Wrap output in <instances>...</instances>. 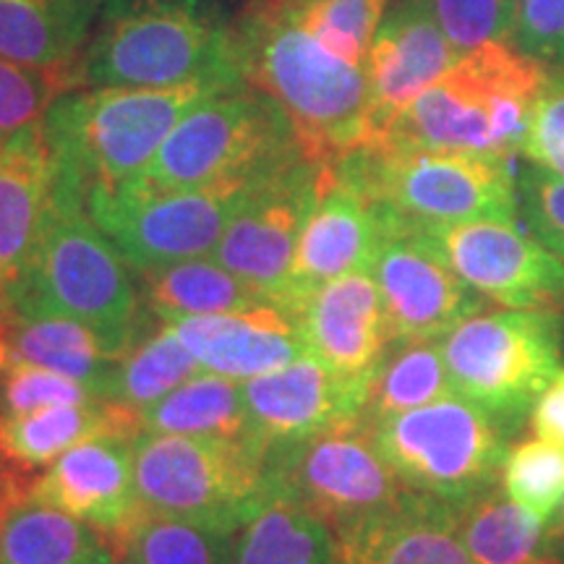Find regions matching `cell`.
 Instances as JSON below:
<instances>
[{"mask_svg": "<svg viewBox=\"0 0 564 564\" xmlns=\"http://www.w3.org/2000/svg\"><path fill=\"white\" fill-rule=\"evenodd\" d=\"M327 165L301 150L246 183L241 202L209 257L280 308Z\"/></svg>", "mask_w": 564, "mask_h": 564, "instance_id": "4fadbf2b", "label": "cell"}, {"mask_svg": "<svg viewBox=\"0 0 564 564\" xmlns=\"http://www.w3.org/2000/svg\"><path fill=\"white\" fill-rule=\"evenodd\" d=\"M421 230L486 301L507 308L564 312V264L518 220H474Z\"/></svg>", "mask_w": 564, "mask_h": 564, "instance_id": "9a60e30c", "label": "cell"}, {"mask_svg": "<svg viewBox=\"0 0 564 564\" xmlns=\"http://www.w3.org/2000/svg\"><path fill=\"white\" fill-rule=\"evenodd\" d=\"M238 533L139 512L118 539V554L139 564H236Z\"/></svg>", "mask_w": 564, "mask_h": 564, "instance_id": "836d02e7", "label": "cell"}, {"mask_svg": "<svg viewBox=\"0 0 564 564\" xmlns=\"http://www.w3.org/2000/svg\"><path fill=\"white\" fill-rule=\"evenodd\" d=\"M173 329L204 371L236 382L282 369L308 352L299 324L274 303L253 312L194 316L175 322Z\"/></svg>", "mask_w": 564, "mask_h": 564, "instance_id": "7402d4cb", "label": "cell"}, {"mask_svg": "<svg viewBox=\"0 0 564 564\" xmlns=\"http://www.w3.org/2000/svg\"><path fill=\"white\" fill-rule=\"evenodd\" d=\"M267 476L274 499H291L314 512L329 531L350 520L382 510L408 486L400 481L373 442L364 419L267 449Z\"/></svg>", "mask_w": 564, "mask_h": 564, "instance_id": "7c38bea8", "label": "cell"}, {"mask_svg": "<svg viewBox=\"0 0 564 564\" xmlns=\"http://www.w3.org/2000/svg\"><path fill=\"white\" fill-rule=\"evenodd\" d=\"M293 319L312 356L366 387L392 343L382 293L371 272H350L322 285Z\"/></svg>", "mask_w": 564, "mask_h": 564, "instance_id": "44dd1931", "label": "cell"}, {"mask_svg": "<svg viewBox=\"0 0 564 564\" xmlns=\"http://www.w3.org/2000/svg\"><path fill=\"white\" fill-rule=\"evenodd\" d=\"M139 274L144 285V306L165 324L194 316L253 312L272 303L262 291L209 257L152 267Z\"/></svg>", "mask_w": 564, "mask_h": 564, "instance_id": "83f0119b", "label": "cell"}, {"mask_svg": "<svg viewBox=\"0 0 564 564\" xmlns=\"http://www.w3.org/2000/svg\"><path fill=\"white\" fill-rule=\"evenodd\" d=\"M440 343L455 392L518 436L535 400L562 371L564 312H481L449 329Z\"/></svg>", "mask_w": 564, "mask_h": 564, "instance_id": "9c48e42d", "label": "cell"}, {"mask_svg": "<svg viewBox=\"0 0 564 564\" xmlns=\"http://www.w3.org/2000/svg\"><path fill=\"white\" fill-rule=\"evenodd\" d=\"M518 215L523 228L564 264V178L535 162L518 165Z\"/></svg>", "mask_w": 564, "mask_h": 564, "instance_id": "74e56055", "label": "cell"}, {"mask_svg": "<svg viewBox=\"0 0 564 564\" xmlns=\"http://www.w3.org/2000/svg\"><path fill=\"white\" fill-rule=\"evenodd\" d=\"M232 55L241 79L280 105L308 158L335 162L371 137L366 66L329 53L282 0H251L232 19Z\"/></svg>", "mask_w": 564, "mask_h": 564, "instance_id": "6da1fadb", "label": "cell"}, {"mask_svg": "<svg viewBox=\"0 0 564 564\" xmlns=\"http://www.w3.org/2000/svg\"><path fill=\"white\" fill-rule=\"evenodd\" d=\"M139 434V413L131 408L108 400L53 405L24 415H0V457L13 468L32 474L89 440H137Z\"/></svg>", "mask_w": 564, "mask_h": 564, "instance_id": "d4e9b609", "label": "cell"}, {"mask_svg": "<svg viewBox=\"0 0 564 564\" xmlns=\"http://www.w3.org/2000/svg\"><path fill=\"white\" fill-rule=\"evenodd\" d=\"M453 394L440 340H392L369 382L364 419L377 423Z\"/></svg>", "mask_w": 564, "mask_h": 564, "instance_id": "f546056e", "label": "cell"}, {"mask_svg": "<svg viewBox=\"0 0 564 564\" xmlns=\"http://www.w3.org/2000/svg\"><path fill=\"white\" fill-rule=\"evenodd\" d=\"M70 89V79L61 70L26 66L0 55V144L45 121L51 105Z\"/></svg>", "mask_w": 564, "mask_h": 564, "instance_id": "8d00e7d4", "label": "cell"}, {"mask_svg": "<svg viewBox=\"0 0 564 564\" xmlns=\"http://www.w3.org/2000/svg\"><path fill=\"white\" fill-rule=\"evenodd\" d=\"M238 84L194 82L167 89L84 87L51 105L42 131L55 175L79 188L110 192L147 167L188 110Z\"/></svg>", "mask_w": 564, "mask_h": 564, "instance_id": "5b68a950", "label": "cell"}, {"mask_svg": "<svg viewBox=\"0 0 564 564\" xmlns=\"http://www.w3.org/2000/svg\"><path fill=\"white\" fill-rule=\"evenodd\" d=\"M9 364H11V345H9V337H6L3 322H0V373L9 369Z\"/></svg>", "mask_w": 564, "mask_h": 564, "instance_id": "f6af8a7d", "label": "cell"}, {"mask_svg": "<svg viewBox=\"0 0 564 564\" xmlns=\"http://www.w3.org/2000/svg\"><path fill=\"white\" fill-rule=\"evenodd\" d=\"M371 432L408 489L453 505L499 484L514 440L491 413L460 394L371 423Z\"/></svg>", "mask_w": 564, "mask_h": 564, "instance_id": "30bf717a", "label": "cell"}, {"mask_svg": "<svg viewBox=\"0 0 564 564\" xmlns=\"http://www.w3.org/2000/svg\"><path fill=\"white\" fill-rule=\"evenodd\" d=\"M141 512L238 533L274 499L267 453L241 442L141 432L133 440Z\"/></svg>", "mask_w": 564, "mask_h": 564, "instance_id": "ba28073f", "label": "cell"}, {"mask_svg": "<svg viewBox=\"0 0 564 564\" xmlns=\"http://www.w3.org/2000/svg\"><path fill=\"white\" fill-rule=\"evenodd\" d=\"M105 0H0V55L61 70L74 84Z\"/></svg>", "mask_w": 564, "mask_h": 564, "instance_id": "484cf974", "label": "cell"}, {"mask_svg": "<svg viewBox=\"0 0 564 564\" xmlns=\"http://www.w3.org/2000/svg\"><path fill=\"white\" fill-rule=\"evenodd\" d=\"M199 371H204L202 364L181 343L173 324H162L160 329L141 337L121 361L112 366L102 400L139 413Z\"/></svg>", "mask_w": 564, "mask_h": 564, "instance_id": "d6a6232c", "label": "cell"}, {"mask_svg": "<svg viewBox=\"0 0 564 564\" xmlns=\"http://www.w3.org/2000/svg\"><path fill=\"white\" fill-rule=\"evenodd\" d=\"M546 76V66L514 51L510 42H486L465 53L434 87L415 97L366 144L520 154Z\"/></svg>", "mask_w": 564, "mask_h": 564, "instance_id": "277c9868", "label": "cell"}, {"mask_svg": "<svg viewBox=\"0 0 564 564\" xmlns=\"http://www.w3.org/2000/svg\"><path fill=\"white\" fill-rule=\"evenodd\" d=\"M126 267L89 217L79 188L53 173L37 246L19 280L0 295V314L66 316L95 329L112 356L123 358L147 335L144 301Z\"/></svg>", "mask_w": 564, "mask_h": 564, "instance_id": "7a4b0ae2", "label": "cell"}, {"mask_svg": "<svg viewBox=\"0 0 564 564\" xmlns=\"http://www.w3.org/2000/svg\"><path fill=\"white\" fill-rule=\"evenodd\" d=\"M499 484L512 502L549 520L564 497V444L539 434L520 440L507 453Z\"/></svg>", "mask_w": 564, "mask_h": 564, "instance_id": "d590c367", "label": "cell"}, {"mask_svg": "<svg viewBox=\"0 0 564 564\" xmlns=\"http://www.w3.org/2000/svg\"><path fill=\"white\" fill-rule=\"evenodd\" d=\"M544 552L546 560L564 564V497L544 528Z\"/></svg>", "mask_w": 564, "mask_h": 564, "instance_id": "ee69618b", "label": "cell"}, {"mask_svg": "<svg viewBox=\"0 0 564 564\" xmlns=\"http://www.w3.org/2000/svg\"><path fill=\"white\" fill-rule=\"evenodd\" d=\"M436 24L463 55L486 42H510V0H426Z\"/></svg>", "mask_w": 564, "mask_h": 564, "instance_id": "ab89813d", "label": "cell"}, {"mask_svg": "<svg viewBox=\"0 0 564 564\" xmlns=\"http://www.w3.org/2000/svg\"><path fill=\"white\" fill-rule=\"evenodd\" d=\"M139 423L141 432L241 442L267 453L264 444L253 434L243 382L223 373L199 371L186 379L181 387L162 394L158 403L139 411Z\"/></svg>", "mask_w": 564, "mask_h": 564, "instance_id": "4316f807", "label": "cell"}, {"mask_svg": "<svg viewBox=\"0 0 564 564\" xmlns=\"http://www.w3.org/2000/svg\"><path fill=\"white\" fill-rule=\"evenodd\" d=\"M53 173L42 123L0 144V295L30 264L51 204Z\"/></svg>", "mask_w": 564, "mask_h": 564, "instance_id": "cb8c5ba5", "label": "cell"}, {"mask_svg": "<svg viewBox=\"0 0 564 564\" xmlns=\"http://www.w3.org/2000/svg\"><path fill=\"white\" fill-rule=\"evenodd\" d=\"M329 53L352 66H366L369 47L390 0H282Z\"/></svg>", "mask_w": 564, "mask_h": 564, "instance_id": "e575fe53", "label": "cell"}, {"mask_svg": "<svg viewBox=\"0 0 564 564\" xmlns=\"http://www.w3.org/2000/svg\"><path fill=\"white\" fill-rule=\"evenodd\" d=\"M236 564H337L329 525L291 499H272L238 531Z\"/></svg>", "mask_w": 564, "mask_h": 564, "instance_id": "1f68e13d", "label": "cell"}, {"mask_svg": "<svg viewBox=\"0 0 564 564\" xmlns=\"http://www.w3.org/2000/svg\"><path fill=\"white\" fill-rule=\"evenodd\" d=\"M510 3H512V9H514V6H518V3H520V0H510Z\"/></svg>", "mask_w": 564, "mask_h": 564, "instance_id": "7dc6e473", "label": "cell"}, {"mask_svg": "<svg viewBox=\"0 0 564 564\" xmlns=\"http://www.w3.org/2000/svg\"><path fill=\"white\" fill-rule=\"evenodd\" d=\"M246 183L150 192L121 183L87 194V212L131 270L144 272L212 257L241 202Z\"/></svg>", "mask_w": 564, "mask_h": 564, "instance_id": "8fae6325", "label": "cell"}, {"mask_svg": "<svg viewBox=\"0 0 564 564\" xmlns=\"http://www.w3.org/2000/svg\"><path fill=\"white\" fill-rule=\"evenodd\" d=\"M510 45L546 68H564V0H520Z\"/></svg>", "mask_w": 564, "mask_h": 564, "instance_id": "b9f144b4", "label": "cell"}, {"mask_svg": "<svg viewBox=\"0 0 564 564\" xmlns=\"http://www.w3.org/2000/svg\"><path fill=\"white\" fill-rule=\"evenodd\" d=\"M377 215L382 238L369 272L382 293L392 340H442L468 316L484 312L489 301L449 267L426 232L379 207Z\"/></svg>", "mask_w": 564, "mask_h": 564, "instance_id": "5bb4252c", "label": "cell"}, {"mask_svg": "<svg viewBox=\"0 0 564 564\" xmlns=\"http://www.w3.org/2000/svg\"><path fill=\"white\" fill-rule=\"evenodd\" d=\"M87 400L95 398L76 379L13 356L0 379V403H3L0 415H24L42 408L87 403Z\"/></svg>", "mask_w": 564, "mask_h": 564, "instance_id": "f35d334b", "label": "cell"}, {"mask_svg": "<svg viewBox=\"0 0 564 564\" xmlns=\"http://www.w3.org/2000/svg\"><path fill=\"white\" fill-rule=\"evenodd\" d=\"M460 58L463 53L436 24L426 0H398L373 34L366 58L371 137L384 131Z\"/></svg>", "mask_w": 564, "mask_h": 564, "instance_id": "d6986e66", "label": "cell"}, {"mask_svg": "<svg viewBox=\"0 0 564 564\" xmlns=\"http://www.w3.org/2000/svg\"><path fill=\"white\" fill-rule=\"evenodd\" d=\"M243 84L225 0H105L74 70L76 89Z\"/></svg>", "mask_w": 564, "mask_h": 564, "instance_id": "3957f363", "label": "cell"}, {"mask_svg": "<svg viewBox=\"0 0 564 564\" xmlns=\"http://www.w3.org/2000/svg\"><path fill=\"white\" fill-rule=\"evenodd\" d=\"M366 394L369 387L340 377L312 352L243 382L253 434L267 449L361 419Z\"/></svg>", "mask_w": 564, "mask_h": 564, "instance_id": "e0dca14e", "label": "cell"}, {"mask_svg": "<svg viewBox=\"0 0 564 564\" xmlns=\"http://www.w3.org/2000/svg\"><path fill=\"white\" fill-rule=\"evenodd\" d=\"M301 150L280 105L243 82L188 110L144 171L126 183L150 192L249 183Z\"/></svg>", "mask_w": 564, "mask_h": 564, "instance_id": "52a82bcc", "label": "cell"}, {"mask_svg": "<svg viewBox=\"0 0 564 564\" xmlns=\"http://www.w3.org/2000/svg\"><path fill=\"white\" fill-rule=\"evenodd\" d=\"M520 154L564 178V68H549L535 97Z\"/></svg>", "mask_w": 564, "mask_h": 564, "instance_id": "60d3db41", "label": "cell"}, {"mask_svg": "<svg viewBox=\"0 0 564 564\" xmlns=\"http://www.w3.org/2000/svg\"><path fill=\"white\" fill-rule=\"evenodd\" d=\"M337 564H474L460 505L408 489L382 510L333 528Z\"/></svg>", "mask_w": 564, "mask_h": 564, "instance_id": "ac0fdd59", "label": "cell"}, {"mask_svg": "<svg viewBox=\"0 0 564 564\" xmlns=\"http://www.w3.org/2000/svg\"><path fill=\"white\" fill-rule=\"evenodd\" d=\"M333 165L379 209L413 228L518 220L514 154L361 144Z\"/></svg>", "mask_w": 564, "mask_h": 564, "instance_id": "8992f818", "label": "cell"}, {"mask_svg": "<svg viewBox=\"0 0 564 564\" xmlns=\"http://www.w3.org/2000/svg\"><path fill=\"white\" fill-rule=\"evenodd\" d=\"M26 497L100 528L118 544L139 518L133 440L100 436L61 455L42 476H30ZM118 552V549H116Z\"/></svg>", "mask_w": 564, "mask_h": 564, "instance_id": "ffe728a7", "label": "cell"}, {"mask_svg": "<svg viewBox=\"0 0 564 564\" xmlns=\"http://www.w3.org/2000/svg\"><path fill=\"white\" fill-rule=\"evenodd\" d=\"M30 476L13 465L0 470V564H118L100 528L26 497Z\"/></svg>", "mask_w": 564, "mask_h": 564, "instance_id": "603a6c76", "label": "cell"}, {"mask_svg": "<svg viewBox=\"0 0 564 564\" xmlns=\"http://www.w3.org/2000/svg\"><path fill=\"white\" fill-rule=\"evenodd\" d=\"M546 520L512 502L497 484L460 505V533L474 564H546Z\"/></svg>", "mask_w": 564, "mask_h": 564, "instance_id": "4dcf8cb0", "label": "cell"}, {"mask_svg": "<svg viewBox=\"0 0 564 564\" xmlns=\"http://www.w3.org/2000/svg\"><path fill=\"white\" fill-rule=\"evenodd\" d=\"M379 238L382 225L377 207L329 162L322 175L319 199L295 251L282 312L295 316L327 282L350 272H369Z\"/></svg>", "mask_w": 564, "mask_h": 564, "instance_id": "2e32d148", "label": "cell"}, {"mask_svg": "<svg viewBox=\"0 0 564 564\" xmlns=\"http://www.w3.org/2000/svg\"><path fill=\"white\" fill-rule=\"evenodd\" d=\"M546 564H554V562H546Z\"/></svg>", "mask_w": 564, "mask_h": 564, "instance_id": "c3c4849f", "label": "cell"}, {"mask_svg": "<svg viewBox=\"0 0 564 564\" xmlns=\"http://www.w3.org/2000/svg\"><path fill=\"white\" fill-rule=\"evenodd\" d=\"M531 432L564 444V369L549 382L531 411Z\"/></svg>", "mask_w": 564, "mask_h": 564, "instance_id": "7bdbcfd3", "label": "cell"}, {"mask_svg": "<svg viewBox=\"0 0 564 564\" xmlns=\"http://www.w3.org/2000/svg\"><path fill=\"white\" fill-rule=\"evenodd\" d=\"M11 356L40 364L87 387L91 398L102 400L116 358L95 329L66 316H13L0 314Z\"/></svg>", "mask_w": 564, "mask_h": 564, "instance_id": "f1b7e54d", "label": "cell"}, {"mask_svg": "<svg viewBox=\"0 0 564 564\" xmlns=\"http://www.w3.org/2000/svg\"><path fill=\"white\" fill-rule=\"evenodd\" d=\"M118 564H139V562L131 560V556H126V554H118Z\"/></svg>", "mask_w": 564, "mask_h": 564, "instance_id": "bcb514c9", "label": "cell"}]
</instances>
